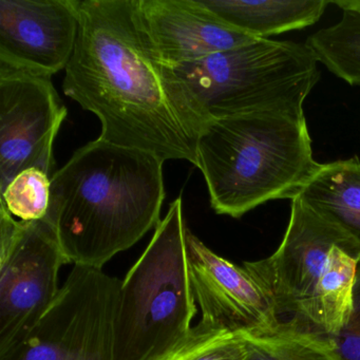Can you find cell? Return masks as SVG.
Here are the masks:
<instances>
[{"instance_id": "obj_1", "label": "cell", "mask_w": 360, "mask_h": 360, "mask_svg": "<svg viewBox=\"0 0 360 360\" xmlns=\"http://www.w3.org/2000/svg\"><path fill=\"white\" fill-rule=\"evenodd\" d=\"M79 33L63 89L100 120L98 139L164 162L198 164L205 117L160 62L138 0H79Z\"/></svg>"}, {"instance_id": "obj_2", "label": "cell", "mask_w": 360, "mask_h": 360, "mask_svg": "<svg viewBox=\"0 0 360 360\" xmlns=\"http://www.w3.org/2000/svg\"><path fill=\"white\" fill-rule=\"evenodd\" d=\"M164 161L96 139L51 178L46 218L69 262L103 269L161 222Z\"/></svg>"}, {"instance_id": "obj_3", "label": "cell", "mask_w": 360, "mask_h": 360, "mask_svg": "<svg viewBox=\"0 0 360 360\" xmlns=\"http://www.w3.org/2000/svg\"><path fill=\"white\" fill-rule=\"evenodd\" d=\"M319 165L303 110L271 109L212 120L198 142L197 167L210 206L235 219L273 200L292 201Z\"/></svg>"}, {"instance_id": "obj_4", "label": "cell", "mask_w": 360, "mask_h": 360, "mask_svg": "<svg viewBox=\"0 0 360 360\" xmlns=\"http://www.w3.org/2000/svg\"><path fill=\"white\" fill-rule=\"evenodd\" d=\"M360 243L295 198L275 252L243 266L264 286L282 323L332 338L352 309Z\"/></svg>"}, {"instance_id": "obj_5", "label": "cell", "mask_w": 360, "mask_h": 360, "mask_svg": "<svg viewBox=\"0 0 360 360\" xmlns=\"http://www.w3.org/2000/svg\"><path fill=\"white\" fill-rule=\"evenodd\" d=\"M188 231L179 197L122 279L115 360H161L193 330L198 305L189 274Z\"/></svg>"}, {"instance_id": "obj_6", "label": "cell", "mask_w": 360, "mask_h": 360, "mask_svg": "<svg viewBox=\"0 0 360 360\" xmlns=\"http://www.w3.org/2000/svg\"><path fill=\"white\" fill-rule=\"evenodd\" d=\"M307 43L259 39L169 68L206 121L255 111L303 110L320 79Z\"/></svg>"}, {"instance_id": "obj_7", "label": "cell", "mask_w": 360, "mask_h": 360, "mask_svg": "<svg viewBox=\"0 0 360 360\" xmlns=\"http://www.w3.org/2000/svg\"><path fill=\"white\" fill-rule=\"evenodd\" d=\"M122 280L75 265L26 340L0 360H115Z\"/></svg>"}, {"instance_id": "obj_8", "label": "cell", "mask_w": 360, "mask_h": 360, "mask_svg": "<svg viewBox=\"0 0 360 360\" xmlns=\"http://www.w3.org/2000/svg\"><path fill=\"white\" fill-rule=\"evenodd\" d=\"M66 264L47 218L18 221L0 205V357L20 347L49 309Z\"/></svg>"}, {"instance_id": "obj_9", "label": "cell", "mask_w": 360, "mask_h": 360, "mask_svg": "<svg viewBox=\"0 0 360 360\" xmlns=\"http://www.w3.org/2000/svg\"><path fill=\"white\" fill-rule=\"evenodd\" d=\"M68 110L49 77L0 65V191L29 168L53 176V144Z\"/></svg>"}, {"instance_id": "obj_10", "label": "cell", "mask_w": 360, "mask_h": 360, "mask_svg": "<svg viewBox=\"0 0 360 360\" xmlns=\"http://www.w3.org/2000/svg\"><path fill=\"white\" fill-rule=\"evenodd\" d=\"M187 248L200 321L241 336H264L279 330L282 322L271 297L245 267L219 256L191 231Z\"/></svg>"}, {"instance_id": "obj_11", "label": "cell", "mask_w": 360, "mask_h": 360, "mask_svg": "<svg viewBox=\"0 0 360 360\" xmlns=\"http://www.w3.org/2000/svg\"><path fill=\"white\" fill-rule=\"evenodd\" d=\"M79 25V0H0V65L51 79L66 70Z\"/></svg>"}, {"instance_id": "obj_12", "label": "cell", "mask_w": 360, "mask_h": 360, "mask_svg": "<svg viewBox=\"0 0 360 360\" xmlns=\"http://www.w3.org/2000/svg\"><path fill=\"white\" fill-rule=\"evenodd\" d=\"M143 27L168 68L256 41L223 22L201 0H138Z\"/></svg>"}, {"instance_id": "obj_13", "label": "cell", "mask_w": 360, "mask_h": 360, "mask_svg": "<svg viewBox=\"0 0 360 360\" xmlns=\"http://www.w3.org/2000/svg\"><path fill=\"white\" fill-rule=\"evenodd\" d=\"M223 22L255 39H269L313 26L330 5L326 0H201Z\"/></svg>"}, {"instance_id": "obj_14", "label": "cell", "mask_w": 360, "mask_h": 360, "mask_svg": "<svg viewBox=\"0 0 360 360\" xmlns=\"http://www.w3.org/2000/svg\"><path fill=\"white\" fill-rule=\"evenodd\" d=\"M296 198L360 243V161L357 158L320 164Z\"/></svg>"}, {"instance_id": "obj_15", "label": "cell", "mask_w": 360, "mask_h": 360, "mask_svg": "<svg viewBox=\"0 0 360 360\" xmlns=\"http://www.w3.org/2000/svg\"><path fill=\"white\" fill-rule=\"evenodd\" d=\"M341 20L307 39L320 64L351 86H360V13L341 10Z\"/></svg>"}, {"instance_id": "obj_16", "label": "cell", "mask_w": 360, "mask_h": 360, "mask_svg": "<svg viewBox=\"0 0 360 360\" xmlns=\"http://www.w3.org/2000/svg\"><path fill=\"white\" fill-rule=\"evenodd\" d=\"M243 360H340L330 339L282 323L277 332L264 336H244Z\"/></svg>"}, {"instance_id": "obj_17", "label": "cell", "mask_w": 360, "mask_h": 360, "mask_svg": "<svg viewBox=\"0 0 360 360\" xmlns=\"http://www.w3.org/2000/svg\"><path fill=\"white\" fill-rule=\"evenodd\" d=\"M246 351L245 337L199 321L161 360H243Z\"/></svg>"}, {"instance_id": "obj_18", "label": "cell", "mask_w": 360, "mask_h": 360, "mask_svg": "<svg viewBox=\"0 0 360 360\" xmlns=\"http://www.w3.org/2000/svg\"><path fill=\"white\" fill-rule=\"evenodd\" d=\"M51 178L37 168L20 172L0 191V205L20 221L43 220L49 212Z\"/></svg>"}, {"instance_id": "obj_19", "label": "cell", "mask_w": 360, "mask_h": 360, "mask_svg": "<svg viewBox=\"0 0 360 360\" xmlns=\"http://www.w3.org/2000/svg\"><path fill=\"white\" fill-rule=\"evenodd\" d=\"M352 300V309L347 321L340 330L330 338L340 360H360V264Z\"/></svg>"}]
</instances>
